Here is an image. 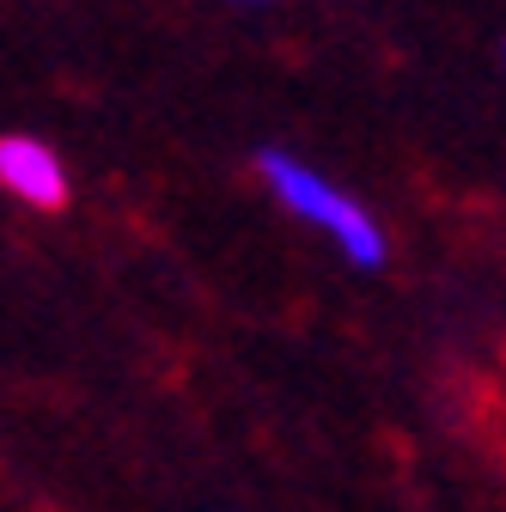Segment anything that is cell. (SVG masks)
Segmentation results:
<instances>
[{"instance_id": "obj_2", "label": "cell", "mask_w": 506, "mask_h": 512, "mask_svg": "<svg viewBox=\"0 0 506 512\" xmlns=\"http://www.w3.org/2000/svg\"><path fill=\"white\" fill-rule=\"evenodd\" d=\"M0 189H7L19 208H37V214H61L74 196L68 159L37 135H0Z\"/></svg>"}, {"instance_id": "obj_3", "label": "cell", "mask_w": 506, "mask_h": 512, "mask_svg": "<svg viewBox=\"0 0 506 512\" xmlns=\"http://www.w3.org/2000/svg\"><path fill=\"white\" fill-rule=\"evenodd\" d=\"M238 7H269V0H238Z\"/></svg>"}, {"instance_id": "obj_4", "label": "cell", "mask_w": 506, "mask_h": 512, "mask_svg": "<svg viewBox=\"0 0 506 512\" xmlns=\"http://www.w3.org/2000/svg\"><path fill=\"white\" fill-rule=\"evenodd\" d=\"M500 61H506V43H500Z\"/></svg>"}, {"instance_id": "obj_1", "label": "cell", "mask_w": 506, "mask_h": 512, "mask_svg": "<svg viewBox=\"0 0 506 512\" xmlns=\"http://www.w3.org/2000/svg\"><path fill=\"white\" fill-rule=\"evenodd\" d=\"M257 177H263V189H269V196H275L299 226L324 232L354 269H385V256H391L385 226H378L342 183H330L311 159H299V153H287V147H263V153H257Z\"/></svg>"}]
</instances>
